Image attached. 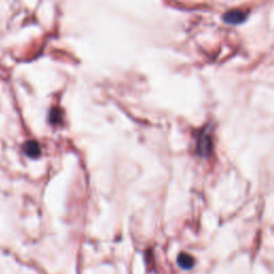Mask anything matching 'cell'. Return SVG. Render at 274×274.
<instances>
[{"label": "cell", "instance_id": "obj_1", "mask_svg": "<svg viewBox=\"0 0 274 274\" xmlns=\"http://www.w3.org/2000/svg\"><path fill=\"white\" fill-rule=\"evenodd\" d=\"M246 20V13L241 10H230L223 15V21L230 25H238Z\"/></svg>", "mask_w": 274, "mask_h": 274}, {"label": "cell", "instance_id": "obj_3", "mask_svg": "<svg viewBox=\"0 0 274 274\" xmlns=\"http://www.w3.org/2000/svg\"><path fill=\"white\" fill-rule=\"evenodd\" d=\"M177 260H178V264L184 270H190L195 264V259L191 255L185 253H181Z\"/></svg>", "mask_w": 274, "mask_h": 274}, {"label": "cell", "instance_id": "obj_4", "mask_svg": "<svg viewBox=\"0 0 274 274\" xmlns=\"http://www.w3.org/2000/svg\"><path fill=\"white\" fill-rule=\"evenodd\" d=\"M60 115H61L60 110L54 108L53 110H51V114H50V121H51L52 123H57V122H59V120L61 119Z\"/></svg>", "mask_w": 274, "mask_h": 274}, {"label": "cell", "instance_id": "obj_2", "mask_svg": "<svg viewBox=\"0 0 274 274\" xmlns=\"http://www.w3.org/2000/svg\"><path fill=\"white\" fill-rule=\"evenodd\" d=\"M24 152L31 158V159H37L41 155V148H40V145L36 141H28L23 146Z\"/></svg>", "mask_w": 274, "mask_h": 274}]
</instances>
